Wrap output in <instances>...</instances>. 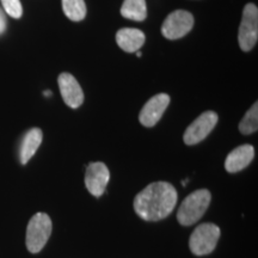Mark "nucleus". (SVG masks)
I'll list each match as a JSON object with an SVG mask.
<instances>
[{
    "mask_svg": "<svg viewBox=\"0 0 258 258\" xmlns=\"http://www.w3.org/2000/svg\"><path fill=\"white\" fill-rule=\"evenodd\" d=\"M178 194L172 184L154 182L135 196L134 211L143 220L159 221L175 209Z\"/></svg>",
    "mask_w": 258,
    "mask_h": 258,
    "instance_id": "nucleus-1",
    "label": "nucleus"
},
{
    "mask_svg": "<svg viewBox=\"0 0 258 258\" xmlns=\"http://www.w3.org/2000/svg\"><path fill=\"white\" fill-rule=\"evenodd\" d=\"M212 195L207 189L196 190L186 196L177 212V220L180 225L190 226L203 217L211 203Z\"/></svg>",
    "mask_w": 258,
    "mask_h": 258,
    "instance_id": "nucleus-2",
    "label": "nucleus"
},
{
    "mask_svg": "<svg viewBox=\"0 0 258 258\" xmlns=\"http://www.w3.org/2000/svg\"><path fill=\"white\" fill-rule=\"evenodd\" d=\"M51 234V220L46 213H36L30 219L27 228V247L31 253L43 249Z\"/></svg>",
    "mask_w": 258,
    "mask_h": 258,
    "instance_id": "nucleus-3",
    "label": "nucleus"
},
{
    "mask_svg": "<svg viewBox=\"0 0 258 258\" xmlns=\"http://www.w3.org/2000/svg\"><path fill=\"white\" fill-rule=\"evenodd\" d=\"M220 238V228L212 222H206L196 227L189 239V247L196 256H205L213 252Z\"/></svg>",
    "mask_w": 258,
    "mask_h": 258,
    "instance_id": "nucleus-4",
    "label": "nucleus"
},
{
    "mask_svg": "<svg viewBox=\"0 0 258 258\" xmlns=\"http://www.w3.org/2000/svg\"><path fill=\"white\" fill-rule=\"evenodd\" d=\"M258 38V10L253 4H247L243 11L238 41L241 50L250 51L256 46Z\"/></svg>",
    "mask_w": 258,
    "mask_h": 258,
    "instance_id": "nucleus-5",
    "label": "nucleus"
},
{
    "mask_svg": "<svg viewBox=\"0 0 258 258\" xmlns=\"http://www.w3.org/2000/svg\"><path fill=\"white\" fill-rule=\"evenodd\" d=\"M194 27V17L188 11L177 10L169 15L161 27V34L169 40H178L185 36Z\"/></svg>",
    "mask_w": 258,
    "mask_h": 258,
    "instance_id": "nucleus-6",
    "label": "nucleus"
},
{
    "mask_svg": "<svg viewBox=\"0 0 258 258\" xmlns=\"http://www.w3.org/2000/svg\"><path fill=\"white\" fill-rule=\"evenodd\" d=\"M217 123L218 115L214 111L203 112L186 128L184 135H183V140L189 146L201 143L208 137Z\"/></svg>",
    "mask_w": 258,
    "mask_h": 258,
    "instance_id": "nucleus-7",
    "label": "nucleus"
},
{
    "mask_svg": "<svg viewBox=\"0 0 258 258\" xmlns=\"http://www.w3.org/2000/svg\"><path fill=\"white\" fill-rule=\"evenodd\" d=\"M110 179L108 166L102 161L91 163L86 169L85 185L89 192L95 198H101L104 194L106 185Z\"/></svg>",
    "mask_w": 258,
    "mask_h": 258,
    "instance_id": "nucleus-8",
    "label": "nucleus"
},
{
    "mask_svg": "<svg viewBox=\"0 0 258 258\" xmlns=\"http://www.w3.org/2000/svg\"><path fill=\"white\" fill-rule=\"evenodd\" d=\"M170 104V97L166 93H159L153 96L148 101L144 108L141 109L139 115V121L145 127H153L156 125L165 112L166 108Z\"/></svg>",
    "mask_w": 258,
    "mask_h": 258,
    "instance_id": "nucleus-9",
    "label": "nucleus"
},
{
    "mask_svg": "<svg viewBox=\"0 0 258 258\" xmlns=\"http://www.w3.org/2000/svg\"><path fill=\"white\" fill-rule=\"evenodd\" d=\"M57 83L64 103L72 109L79 108L84 102V92L77 79L70 73H61Z\"/></svg>",
    "mask_w": 258,
    "mask_h": 258,
    "instance_id": "nucleus-10",
    "label": "nucleus"
},
{
    "mask_svg": "<svg viewBox=\"0 0 258 258\" xmlns=\"http://www.w3.org/2000/svg\"><path fill=\"white\" fill-rule=\"evenodd\" d=\"M254 157V148L251 145H243L234 148L225 160V169L227 172L234 173L249 166Z\"/></svg>",
    "mask_w": 258,
    "mask_h": 258,
    "instance_id": "nucleus-11",
    "label": "nucleus"
},
{
    "mask_svg": "<svg viewBox=\"0 0 258 258\" xmlns=\"http://www.w3.org/2000/svg\"><path fill=\"white\" fill-rule=\"evenodd\" d=\"M116 42L127 53H134L143 47L145 43V34L138 29L124 28L117 31L116 34Z\"/></svg>",
    "mask_w": 258,
    "mask_h": 258,
    "instance_id": "nucleus-12",
    "label": "nucleus"
},
{
    "mask_svg": "<svg viewBox=\"0 0 258 258\" xmlns=\"http://www.w3.org/2000/svg\"><path fill=\"white\" fill-rule=\"evenodd\" d=\"M42 138H43V134L40 128H32L27 132L22 140L21 150H19V159H21L22 165H25L34 157L38 147L41 146Z\"/></svg>",
    "mask_w": 258,
    "mask_h": 258,
    "instance_id": "nucleus-13",
    "label": "nucleus"
},
{
    "mask_svg": "<svg viewBox=\"0 0 258 258\" xmlns=\"http://www.w3.org/2000/svg\"><path fill=\"white\" fill-rule=\"evenodd\" d=\"M121 15L132 21H144L147 16L146 2L145 0H124L121 9Z\"/></svg>",
    "mask_w": 258,
    "mask_h": 258,
    "instance_id": "nucleus-14",
    "label": "nucleus"
},
{
    "mask_svg": "<svg viewBox=\"0 0 258 258\" xmlns=\"http://www.w3.org/2000/svg\"><path fill=\"white\" fill-rule=\"evenodd\" d=\"M62 9L67 18L80 22L86 16V5L84 0H62Z\"/></svg>",
    "mask_w": 258,
    "mask_h": 258,
    "instance_id": "nucleus-15",
    "label": "nucleus"
},
{
    "mask_svg": "<svg viewBox=\"0 0 258 258\" xmlns=\"http://www.w3.org/2000/svg\"><path fill=\"white\" fill-rule=\"evenodd\" d=\"M258 129V103H253V105L245 114L243 120L239 123V131L241 134L249 135L254 133Z\"/></svg>",
    "mask_w": 258,
    "mask_h": 258,
    "instance_id": "nucleus-16",
    "label": "nucleus"
},
{
    "mask_svg": "<svg viewBox=\"0 0 258 258\" xmlns=\"http://www.w3.org/2000/svg\"><path fill=\"white\" fill-rule=\"evenodd\" d=\"M2 4L4 6L5 12L12 18H21L23 15V8L19 0H2Z\"/></svg>",
    "mask_w": 258,
    "mask_h": 258,
    "instance_id": "nucleus-17",
    "label": "nucleus"
},
{
    "mask_svg": "<svg viewBox=\"0 0 258 258\" xmlns=\"http://www.w3.org/2000/svg\"><path fill=\"white\" fill-rule=\"evenodd\" d=\"M6 29V19H5V16L3 14V11L0 10V34H3V32L5 31Z\"/></svg>",
    "mask_w": 258,
    "mask_h": 258,
    "instance_id": "nucleus-18",
    "label": "nucleus"
}]
</instances>
